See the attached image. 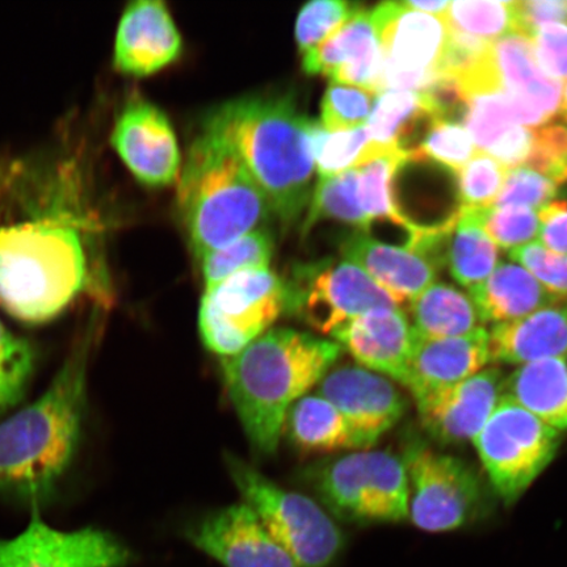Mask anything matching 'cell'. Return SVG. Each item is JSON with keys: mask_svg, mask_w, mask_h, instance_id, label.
<instances>
[{"mask_svg": "<svg viewBox=\"0 0 567 567\" xmlns=\"http://www.w3.org/2000/svg\"><path fill=\"white\" fill-rule=\"evenodd\" d=\"M101 334L94 315L45 392L0 422V494L40 508L68 473L81 443L90 358Z\"/></svg>", "mask_w": 567, "mask_h": 567, "instance_id": "cell-1", "label": "cell"}, {"mask_svg": "<svg viewBox=\"0 0 567 567\" xmlns=\"http://www.w3.org/2000/svg\"><path fill=\"white\" fill-rule=\"evenodd\" d=\"M342 351L336 340L269 329L223 359L226 390L255 451L265 456L278 451L289 409L322 381Z\"/></svg>", "mask_w": 567, "mask_h": 567, "instance_id": "cell-2", "label": "cell"}, {"mask_svg": "<svg viewBox=\"0 0 567 567\" xmlns=\"http://www.w3.org/2000/svg\"><path fill=\"white\" fill-rule=\"evenodd\" d=\"M318 127L284 99L247 97L213 111L204 133L238 154L271 209L282 223L292 224L313 195Z\"/></svg>", "mask_w": 567, "mask_h": 567, "instance_id": "cell-3", "label": "cell"}, {"mask_svg": "<svg viewBox=\"0 0 567 567\" xmlns=\"http://www.w3.org/2000/svg\"><path fill=\"white\" fill-rule=\"evenodd\" d=\"M86 244L69 213L0 224V308L27 324L54 321L89 292Z\"/></svg>", "mask_w": 567, "mask_h": 567, "instance_id": "cell-4", "label": "cell"}, {"mask_svg": "<svg viewBox=\"0 0 567 567\" xmlns=\"http://www.w3.org/2000/svg\"><path fill=\"white\" fill-rule=\"evenodd\" d=\"M177 203L198 259L255 231L272 210L238 154L208 133L189 148Z\"/></svg>", "mask_w": 567, "mask_h": 567, "instance_id": "cell-5", "label": "cell"}, {"mask_svg": "<svg viewBox=\"0 0 567 567\" xmlns=\"http://www.w3.org/2000/svg\"><path fill=\"white\" fill-rule=\"evenodd\" d=\"M225 463L246 505L300 567H330L342 555L343 530L317 501L282 488L231 453Z\"/></svg>", "mask_w": 567, "mask_h": 567, "instance_id": "cell-6", "label": "cell"}, {"mask_svg": "<svg viewBox=\"0 0 567 567\" xmlns=\"http://www.w3.org/2000/svg\"><path fill=\"white\" fill-rule=\"evenodd\" d=\"M328 512L354 524L409 519V481L401 457L388 451H359L310 467L303 474Z\"/></svg>", "mask_w": 567, "mask_h": 567, "instance_id": "cell-7", "label": "cell"}, {"mask_svg": "<svg viewBox=\"0 0 567 567\" xmlns=\"http://www.w3.org/2000/svg\"><path fill=\"white\" fill-rule=\"evenodd\" d=\"M561 441L563 432L503 394L472 443L496 495L513 505L547 470Z\"/></svg>", "mask_w": 567, "mask_h": 567, "instance_id": "cell-8", "label": "cell"}, {"mask_svg": "<svg viewBox=\"0 0 567 567\" xmlns=\"http://www.w3.org/2000/svg\"><path fill=\"white\" fill-rule=\"evenodd\" d=\"M287 311V287L268 269L245 271L205 289L198 329L205 347L233 357L264 336Z\"/></svg>", "mask_w": 567, "mask_h": 567, "instance_id": "cell-9", "label": "cell"}, {"mask_svg": "<svg viewBox=\"0 0 567 567\" xmlns=\"http://www.w3.org/2000/svg\"><path fill=\"white\" fill-rule=\"evenodd\" d=\"M409 481V519L429 534H446L476 522L484 492L472 467L427 444L411 442L403 453Z\"/></svg>", "mask_w": 567, "mask_h": 567, "instance_id": "cell-10", "label": "cell"}, {"mask_svg": "<svg viewBox=\"0 0 567 567\" xmlns=\"http://www.w3.org/2000/svg\"><path fill=\"white\" fill-rule=\"evenodd\" d=\"M286 287L288 313L322 336H334L372 310L399 307L363 269L346 259L297 267Z\"/></svg>", "mask_w": 567, "mask_h": 567, "instance_id": "cell-11", "label": "cell"}, {"mask_svg": "<svg viewBox=\"0 0 567 567\" xmlns=\"http://www.w3.org/2000/svg\"><path fill=\"white\" fill-rule=\"evenodd\" d=\"M20 535L0 540V567H126L133 553L110 532L97 528L59 530L32 508Z\"/></svg>", "mask_w": 567, "mask_h": 567, "instance_id": "cell-12", "label": "cell"}, {"mask_svg": "<svg viewBox=\"0 0 567 567\" xmlns=\"http://www.w3.org/2000/svg\"><path fill=\"white\" fill-rule=\"evenodd\" d=\"M318 395L343 415L359 451L378 444L408 409L405 396L392 380L360 365L331 370L319 382Z\"/></svg>", "mask_w": 567, "mask_h": 567, "instance_id": "cell-13", "label": "cell"}, {"mask_svg": "<svg viewBox=\"0 0 567 567\" xmlns=\"http://www.w3.org/2000/svg\"><path fill=\"white\" fill-rule=\"evenodd\" d=\"M186 536L224 567H300L246 503L202 516Z\"/></svg>", "mask_w": 567, "mask_h": 567, "instance_id": "cell-14", "label": "cell"}, {"mask_svg": "<svg viewBox=\"0 0 567 567\" xmlns=\"http://www.w3.org/2000/svg\"><path fill=\"white\" fill-rule=\"evenodd\" d=\"M505 379L496 368H486L472 378L416 396L423 429L443 444L473 441L501 400Z\"/></svg>", "mask_w": 567, "mask_h": 567, "instance_id": "cell-15", "label": "cell"}, {"mask_svg": "<svg viewBox=\"0 0 567 567\" xmlns=\"http://www.w3.org/2000/svg\"><path fill=\"white\" fill-rule=\"evenodd\" d=\"M112 145L141 183L169 186L181 167V152L165 113L142 101L126 105L112 132Z\"/></svg>", "mask_w": 567, "mask_h": 567, "instance_id": "cell-16", "label": "cell"}, {"mask_svg": "<svg viewBox=\"0 0 567 567\" xmlns=\"http://www.w3.org/2000/svg\"><path fill=\"white\" fill-rule=\"evenodd\" d=\"M491 51L515 123L535 130L555 118L561 110L563 82L538 68L529 39L507 34L492 42Z\"/></svg>", "mask_w": 567, "mask_h": 567, "instance_id": "cell-17", "label": "cell"}, {"mask_svg": "<svg viewBox=\"0 0 567 567\" xmlns=\"http://www.w3.org/2000/svg\"><path fill=\"white\" fill-rule=\"evenodd\" d=\"M303 70L379 95L384 90V54L371 11L358 10L334 34L303 54Z\"/></svg>", "mask_w": 567, "mask_h": 567, "instance_id": "cell-18", "label": "cell"}, {"mask_svg": "<svg viewBox=\"0 0 567 567\" xmlns=\"http://www.w3.org/2000/svg\"><path fill=\"white\" fill-rule=\"evenodd\" d=\"M414 338L409 317L400 307L372 310L332 336L360 367L403 386L408 381Z\"/></svg>", "mask_w": 567, "mask_h": 567, "instance_id": "cell-19", "label": "cell"}, {"mask_svg": "<svg viewBox=\"0 0 567 567\" xmlns=\"http://www.w3.org/2000/svg\"><path fill=\"white\" fill-rule=\"evenodd\" d=\"M375 33L384 54V71L436 73L449 35L444 18L386 2L371 10Z\"/></svg>", "mask_w": 567, "mask_h": 567, "instance_id": "cell-20", "label": "cell"}, {"mask_svg": "<svg viewBox=\"0 0 567 567\" xmlns=\"http://www.w3.org/2000/svg\"><path fill=\"white\" fill-rule=\"evenodd\" d=\"M182 52V38L165 3L136 0L120 20L115 66L122 73L145 76L174 62Z\"/></svg>", "mask_w": 567, "mask_h": 567, "instance_id": "cell-21", "label": "cell"}, {"mask_svg": "<svg viewBox=\"0 0 567 567\" xmlns=\"http://www.w3.org/2000/svg\"><path fill=\"white\" fill-rule=\"evenodd\" d=\"M491 363L488 331L485 328L456 338L425 339L415 336L405 388L416 399L432 390L470 379Z\"/></svg>", "mask_w": 567, "mask_h": 567, "instance_id": "cell-22", "label": "cell"}, {"mask_svg": "<svg viewBox=\"0 0 567 567\" xmlns=\"http://www.w3.org/2000/svg\"><path fill=\"white\" fill-rule=\"evenodd\" d=\"M342 254L401 305L410 303L436 281L439 269L406 246L380 243L367 233L347 239Z\"/></svg>", "mask_w": 567, "mask_h": 567, "instance_id": "cell-23", "label": "cell"}, {"mask_svg": "<svg viewBox=\"0 0 567 567\" xmlns=\"http://www.w3.org/2000/svg\"><path fill=\"white\" fill-rule=\"evenodd\" d=\"M492 363L526 365L567 359V301H556L488 331Z\"/></svg>", "mask_w": 567, "mask_h": 567, "instance_id": "cell-24", "label": "cell"}, {"mask_svg": "<svg viewBox=\"0 0 567 567\" xmlns=\"http://www.w3.org/2000/svg\"><path fill=\"white\" fill-rule=\"evenodd\" d=\"M482 324L516 321L551 302L550 295L527 269L514 264H499L480 286L467 290Z\"/></svg>", "mask_w": 567, "mask_h": 567, "instance_id": "cell-25", "label": "cell"}, {"mask_svg": "<svg viewBox=\"0 0 567 567\" xmlns=\"http://www.w3.org/2000/svg\"><path fill=\"white\" fill-rule=\"evenodd\" d=\"M505 395L543 423L567 431V359H548L522 367L503 384Z\"/></svg>", "mask_w": 567, "mask_h": 567, "instance_id": "cell-26", "label": "cell"}, {"mask_svg": "<svg viewBox=\"0 0 567 567\" xmlns=\"http://www.w3.org/2000/svg\"><path fill=\"white\" fill-rule=\"evenodd\" d=\"M432 120L420 92H382L368 118L367 130L371 142L360 166L392 148H402L409 153L411 141L421 132V126L429 125Z\"/></svg>", "mask_w": 567, "mask_h": 567, "instance_id": "cell-27", "label": "cell"}, {"mask_svg": "<svg viewBox=\"0 0 567 567\" xmlns=\"http://www.w3.org/2000/svg\"><path fill=\"white\" fill-rule=\"evenodd\" d=\"M409 309L411 328L421 338H456L484 328L470 295L446 282L425 288Z\"/></svg>", "mask_w": 567, "mask_h": 567, "instance_id": "cell-28", "label": "cell"}, {"mask_svg": "<svg viewBox=\"0 0 567 567\" xmlns=\"http://www.w3.org/2000/svg\"><path fill=\"white\" fill-rule=\"evenodd\" d=\"M290 444L305 455L357 450L349 423L321 395H307L289 409L286 424Z\"/></svg>", "mask_w": 567, "mask_h": 567, "instance_id": "cell-29", "label": "cell"}, {"mask_svg": "<svg viewBox=\"0 0 567 567\" xmlns=\"http://www.w3.org/2000/svg\"><path fill=\"white\" fill-rule=\"evenodd\" d=\"M486 208L460 207L446 247L445 267L467 290L480 286L499 265V250L486 236L482 217Z\"/></svg>", "mask_w": 567, "mask_h": 567, "instance_id": "cell-30", "label": "cell"}, {"mask_svg": "<svg viewBox=\"0 0 567 567\" xmlns=\"http://www.w3.org/2000/svg\"><path fill=\"white\" fill-rule=\"evenodd\" d=\"M409 163L411 162L408 152L402 148H392L358 167V200L371 224L375 219H385L405 230L410 239L411 234L420 225L410 221L396 209L393 194L395 176Z\"/></svg>", "mask_w": 567, "mask_h": 567, "instance_id": "cell-31", "label": "cell"}, {"mask_svg": "<svg viewBox=\"0 0 567 567\" xmlns=\"http://www.w3.org/2000/svg\"><path fill=\"white\" fill-rule=\"evenodd\" d=\"M358 181V168L347 169L331 177H321L310 198L309 215L305 221L307 229L319 219H336L354 226L361 233H368L372 224L360 208Z\"/></svg>", "mask_w": 567, "mask_h": 567, "instance_id": "cell-32", "label": "cell"}, {"mask_svg": "<svg viewBox=\"0 0 567 567\" xmlns=\"http://www.w3.org/2000/svg\"><path fill=\"white\" fill-rule=\"evenodd\" d=\"M272 254L274 243L268 233H248L233 244L204 255L200 260L205 287H215L240 272L268 269Z\"/></svg>", "mask_w": 567, "mask_h": 567, "instance_id": "cell-33", "label": "cell"}, {"mask_svg": "<svg viewBox=\"0 0 567 567\" xmlns=\"http://www.w3.org/2000/svg\"><path fill=\"white\" fill-rule=\"evenodd\" d=\"M515 2L496 0H457L445 12L450 30L488 42L515 33Z\"/></svg>", "mask_w": 567, "mask_h": 567, "instance_id": "cell-34", "label": "cell"}, {"mask_svg": "<svg viewBox=\"0 0 567 567\" xmlns=\"http://www.w3.org/2000/svg\"><path fill=\"white\" fill-rule=\"evenodd\" d=\"M474 153L476 145L463 124L449 120H432L420 144L410 151L409 155L411 163H435L456 175L474 157Z\"/></svg>", "mask_w": 567, "mask_h": 567, "instance_id": "cell-35", "label": "cell"}, {"mask_svg": "<svg viewBox=\"0 0 567 567\" xmlns=\"http://www.w3.org/2000/svg\"><path fill=\"white\" fill-rule=\"evenodd\" d=\"M35 361L38 353L30 340L13 334L0 319V415L24 399Z\"/></svg>", "mask_w": 567, "mask_h": 567, "instance_id": "cell-36", "label": "cell"}, {"mask_svg": "<svg viewBox=\"0 0 567 567\" xmlns=\"http://www.w3.org/2000/svg\"><path fill=\"white\" fill-rule=\"evenodd\" d=\"M463 122L474 145L485 154L517 125L502 91L467 99Z\"/></svg>", "mask_w": 567, "mask_h": 567, "instance_id": "cell-37", "label": "cell"}, {"mask_svg": "<svg viewBox=\"0 0 567 567\" xmlns=\"http://www.w3.org/2000/svg\"><path fill=\"white\" fill-rule=\"evenodd\" d=\"M367 126L344 132H328L319 124L315 157L319 176L331 177L358 168L370 145Z\"/></svg>", "mask_w": 567, "mask_h": 567, "instance_id": "cell-38", "label": "cell"}, {"mask_svg": "<svg viewBox=\"0 0 567 567\" xmlns=\"http://www.w3.org/2000/svg\"><path fill=\"white\" fill-rule=\"evenodd\" d=\"M508 168L491 155L478 153L460 169L457 197L461 207L491 208L501 194Z\"/></svg>", "mask_w": 567, "mask_h": 567, "instance_id": "cell-39", "label": "cell"}, {"mask_svg": "<svg viewBox=\"0 0 567 567\" xmlns=\"http://www.w3.org/2000/svg\"><path fill=\"white\" fill-rule=\"evenodd\" d=\"M358 10L343 0H313L305 4L296 23V41L301 54L321 45Z\"/></svg>", "mask_w": 567, "mask_h": 567, "instance_id": "cell-40", "label": "cell"}, {"mask_svg": "<svg viewBox=\"0 0 567 567\" xmlns=\"http://www.w3.org/2000/svg\"><path fill=\"white\" fill-rule=\"evenodd\" d=\"M373 94L331 82L323 96L321 126L328 132H344L365 126L372 112Z\"/></svg>", "mask_w": 567, "mask_h": 567, "instance_id": "cell-41", "label": "cell"}, {"mask_svg": "<svg viewBox=\"0 0 567 567\" xmlns=\"http://www.w3.org/2000/svg\"><path fill=\"white\" fill-rule=\"evenodd\" d=\"M559 184L527 166L508 169L493 208L543 209L553 202Z\"/></svg>", "mask_w": 567, "mask_h": 567, "instance_id": "cell-42", "label": "cell"}, {"mask_svg": "<svg viewBox=\"0 0 567 567\" xmlns=\"http://www.w3.org/2000/svg\"><path fill=\"white\" fill-rule=\"evenodd\" d=\"M486 236L496 247L514 250L540 234V219L528 208H486L482 217Z\"/></svg>", "mask_w": 567, "mask_h": 567, "instance_id": "cell-43", "label": "cell"}, {"mask_svg": "<svg viewBox=\"0 0 567 567\" xmlns=\"http://www.w3.org/2000/svg\"><path fill=\"white\" fill-rule=\"evenodd\" d=\"M509 258L527 269L555 301H567V255L547 250L538 240L509 251Z\"/></svg>", "mask_w": 567, "mask_h": 567, "instance_id": "cell-44", "label": "cell"}, {"mask_svg": "<svg viewBox=\"0 0 567 567\" xmlns=\"http://www.w3.org/2000/svg\"><path fill=\"white\" fill-rule=\"evenodd\" d=\"M526 166L553 182H567V126L545 124L535 127Z\"/></svg>", "mask_w": 567, "mask_h": 567, "instance_id": "cell-45", "label": "cell"}, {"mask_svg": "<svg viewBox=\"0 0 567 567\" xmlns=\"http://www.w3.org/2000/svg\"><path fill=\"white\" fill-rule=\"evenodd\" d=\"M529 41L538 68L551 80H567V24L550 23L538 27Z\"/></svg>", "mask_w": 567, "mask_h": 567, "instance_id": "cell-46", "label": "cell"}, {"mask_svg": "<svg viewBox=\"0 0 567 567\" xmlns=\"http://www.w3.org/2000/svg\"><path fill=\"white\" fill-rule=\"evenodd\" d=\"M515 33L529 38L538 27L567 24V0H526L515 2Z\"/></svg>", "mask_w": 567, "mask_h": 567, "instance_id": "cell-47", "label": "cell"}, {"mask_svg": "<svg viewBox=\"0 0 567 567\" xmlns=\"http://www.w3.org/2000/svg\"><path fill=\"white\" fill-rule=\"evenodd\" d=\"M542 245L547 250L567 255V200H555L540 209Z\"/></svg>", "mask_w": 567, "mask_h": 567, "instance_id": "cell-48", "label": "cell"}, {"mask_svg": "<svg viewBox=\"0 0 567 567\" xmlns=\"http://www.w3.org/2000/svg\"><path fill=\"white\" fill-rule=\"evenodd\" d=\"M402 4L409 10L444 18L451 2H449V0H408V2H403Z\"/></svg>", "mask_w": 567, "mask_h": 567, "instance_id": "cell-49", "label": "cell"}, {"mask_svg": "<svg viewBox=\"0 0 567 567\" xmlns=\"http://www.w3.org/2000/svg\"><path fill=\"white\" fill-rule=\"evenodd\" d=\"M559 115H561L565 122L567 123V82L565 90L563 91V103L561 110H559Z\"/></svg>", "mask_w": 567, "mask_h": 567, "instance_id": "cell-50", "label": "cell"}]
</instances>
